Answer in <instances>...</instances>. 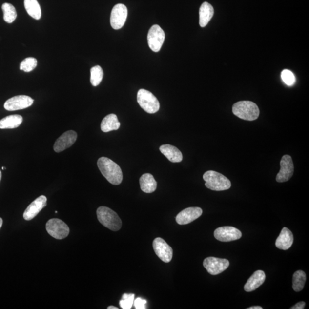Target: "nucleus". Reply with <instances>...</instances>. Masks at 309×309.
<instances>
[{
	"mask_svg": "<svg viewBox=\"0 0 309 309\" xmlns=\"http://www.w3.org/2000/svg\"><path fill=\"white\" fill-rule=\"evenodd\" d=\"M307 276L305 272L302 270H298L295 272L293 277V288L296 292L303 290Z\"/></svg>",
	"mask_w": 309,
	"mask_h": 309,
	"instance_id": "nucleus-25",
	"label": "nucleus"
},
{
	"mask_svg": "<svg viewBox=\"0 0 309 309\" xmlns=\"http://www.w3.org/2000/svg\"><path fill=\"white\" fill-rule=\"evenodd\" d=\"M206 187L211 190L221 191L228 190L231 186V182L224 175L214 171H208L204 175Z\"/></svg>",
	"mask_w": 309,
	"mask_h": 309,
	"instance_id": "nucleus-4",
	"label": "nucleus"
},
{
	"mask_svg": "<svg viewBox=\"0 0 309 309\" xmlns=\"http://www.w3.org/2000/svg\"><path fill=\"white\" fill-rule=\"evenodd\" d=\"M1 178H2V173H1V170H0V182H1Z\"/></svg>",
	"mask_w": 309,
	"mask_h": 309,
	"instance_id": "nucleus-36",
	"label": "nucleus"
},
{
	"mask_svg": "<svg viewBox=\"0 0 309 309\" xmlns=\"http://www.w3.org/2000/svg\"><path fill=\"white\" fill-rule=\"evenodd\" d=\"M160 151L169 161L173 163L181 162L183 155L180 150L173 145L165 144L161 146Z\"/></svg>",
	"mask_w": 309,
	"mask_h": 309,
	"instance_id": "nucleus-19",
	"label": "nucleus"
},
{
	"mask_svg": "<svg viewBox=\"0 0 309 309\" xmlns=\"http://www.w3.org/2000/svg\"><path fill=\"white\" fill-rule=\"evenodd\" d=\"M2 169H3V170H5L6 168L5 167H2Z\"/></svg>",
	"mask_w": 309,
	"mask_h": 309,
	"instance_id": "nucleus-37",
	"label": "nucleus"
},
{
	"mask_svg": "<svg viewBox=\"0 0 309 309\" xmlns=\"http://www.w3.org/2000/svg\"><path fill=\"white\" fill-rule=\"evenodd\" d=\"M305 302H300L298 303L295 304L293 307H291V309H304L305 307Z\"/></svg>",
	"mask_w": 309,
	"mask_h": 309,
	"instance_id": "nucleus-32",
	"label": "nucleus"
},
{
	"mask_svg": "<svg viewBox=\"0 0 309 309\" xmlns=\"http://www.w3.org/2000/svg\"><path fill=\"white\" fill-rule=\"evenodd\" d=\"M203 213L202 208L194 207L185 209L177 215L176 221L181 225H187L200 217Z\"/></svg>",
	"mask_w": 309,
	"mask_h": 309,
	"instance_id": "nucleus-16",
	"label": "nucleus"
},
{
	"mask_svg": "<svg viewBox=\"0 0 309 309\" xmlns=\"http://www.w3.org/2000/svg\"><path fill=\"white\" fill-rule=\"evenodd\" d=\"M265 280L266 275L264 271H256L245 284V290L247 292L254 291L264 283Z\"/></svg>",
	"mask_w": 309,
	"mask_h": 309,
	"instance_id": "nucleus-18",
	"label": "nucleus"
},
{
	"mask_svg": "<svg viewBox=\"0 0 309 309\" xmlns=\"http://www.w3.org/2000/svg\"><path fill=\"white\" fill-rule=\"evenodd\" d=\"M153 248L155 254L162 261L168 263L170 262L173 255V250L164 239L157 238L153 242Z\"/></svg>",
	"mask_w": 309,
	"mask_h": 309,
	"instance_id": "nucleus-11",
	"label": "nucleus"
},
{
	"mask_svg": "<svg viewBox=\"0 0 309 309\" xmlns=\"http://www.w3.org/2000/svg\"><path fill=\"white\" fill-rule=\"evenodd\" d=\"M3 224V220L1 218H0V229H1Z\"/></svg>",
	"mask_w": 309,
	"mask_h": 309,
	"instance_id": "nucleus-35",
	"label": "nucleus"
},
{
	"mask_svg": "<svg viewBox=\"0 0 309 309\" xmlns=\"http://www.w3.org/2000/svg\"><path fill=\"white\" fill-rule=\"evenodd\" d=\"M128 15V10L125 5L122 4L116 5L113 8L111 14V26L115 30L121 29L124 26Z\"/></svg>",
	"mask_w": 309,
	"mask_h": 309,
	"instance_id": "nucleus-9",
	"label": "nucleus"
},
{
	"mask_svg": "<svg viewBox=\"0 0 309 309\" xmlns=\"http://www.w3.org/2000/svg\"><path fill=\"white\" fill-rule=\"evenodd\" d=\"M140 185L142 191L145 193H152L157 189V183L152 175L144 174L140 178Z\"/></svg>",
	"mask_w": 309,
	"mask_h": 309,
	"instance_id": "nucleus-22",
	"label": "nucleus"
},
{
	"mask_svg": "<svg viewBox=\"0 0 309 309\" xmlns=\"http://www.w3.org/2000/svg\"><path fill=\"white\" fill-rule=\"evenodd\" d=\"M147 39L149 47L152 51L158 52L165 41L164 30L158 25H153L148 32Z\"/></svg>",
	"mask_w": 309,
	"mask_h": 309,
	"instance_id": "nucleus-7",
	"label": "nucleus"
},
{
	"mask_svg": "<svg viewBox=\"0 0 309 309\" xmlns=\"http://www.w3.org/2000/svg\"><path fill=\"white\" fill-rule=\"evenodd\" d=\"M108 309H119L118 308L114 307V306H110L107 308Z\"/></svg>",
	"mask_w": 309,
	"mask_h": 309,
	"instance_id": "nucleus-34",
	"label": "nucleus"
},
{
	"mask_svg": "<svg viewBox=\"0 0 309 309\" xmlns=\"http://www.w3.org/2000/svg\"><path fill=\"white\" fill-rule=\"evenodd\" d=\"M232 112L237 117L247 121H253L260 115V109L255 103L250 101L236 103L232 107Z\"/></svg>",
	"mask_w": 309,
	"mask_h": 309,
	"instance_id": "nucleus-2",
	"label": "nucleus"
},
{
	"mask_svg": "<svg viewBox=\"0 0 309 309\" xmlns=\"http://www.w3.org/2000/svg\"><path fill=\"white\" fill-rule=\"evenodd\" d=\"M24 6L26 12L30 16L35 20H40L41 17V11L37 0H24Z\"/></svg>",
	"mask_w": 309,
	"mask_h": 309,
	"instance_id": "nucleus-24",
	"label": "nucleus"
},
{
	"mask_svg": "<svg viewBox=\"0 0 309 309\" xmlns=\"http://www.w3.org/2000/svg\"><path fill=\"white\" fill-rule=\"evenodd\" d=\"M2 9L4 12V20L6 22L11 24L15 21L17 18V12L14 6L9 3H4L2 5Z\"/></svg>",
	"mask_w": 309,
	"mask_h": 309,
	"instance_id": "nucleus-26",
	"label": "nucleus"
},
{
	"mask_svg": "<svg viewBox=\"0 0 309 309\" xmlns=\"http://www.w3.org/2000/svg\"><path fill=\"white\" fill-rule=\"evenodd\" d=\"M280 166V171L276 177L277 182L283 183L290 180L294 174V164L290 155L283 156L281 159Z\"/></svg>",
	"mask_w": 309,
	"mask_h": 309,
	"instance_id": "nucleus-10",
	"label": "nucleus"
},
{
	"mask_svg": "<svg viewBox=\"0 0 309 309\" xmlns=\"http://www.w3.org/2000/svg\"><path fill=\"white\" fill-rule=\"evenodd\" d=\"M134 294H124L122 300L119 301V305L123 309H130L134 303Z\"/></svg>",
	"mask_w": 309,
	"mask_h": 309,
	"instance_id": "nucleus-29",
	"label": "nucleus"
},
{
	"mask_svg": "<svg viewBox=\"0 0 309 309\" xmlns=\"http://www.w3.org/2000/svg\"><path fill=\"white\" fill-rule=\"evenodd\" d=\"M104 73L101 66L96 65L91 69V82L93 86L96 87L101 84Z\"/></svg>",
	"mask_w": 309,
	"mask_h": 309,
	"instance_id": "nucleus-27",
	"label": "nucleus"
},
{
	"mask_svg": "<svg viewBox=\"0 0 309 309\" xmlns=\"http://www.w3.org/2000/svg\"><path fill=\"white\" fill-rule=\"evenodd\" d=\"M135 309H145L147 301L142 299L141 298H136L134 301Z\"/></svg>",
	"mask_w": 309,
	"mask_h": 309,
	"instance_id": "nucleus-31",
	"label": "nucleus"
},
{
	"mask_svg": "<svg viewBox=\"0 0 309 309\" xmlns=\"http://www.w3.org/2000/svg\"><path fill=\"white\" fill-rule=\"evenodd\" d=\"M47 198L44 195L40 196L37 199L31 203L26 208L23 214L25 220L30 221L36 217L46 206Z\"/></svg>",
	"mask_w": 309,
	"mask_h": 309,
	"instance_id": "nucleus-15",
	"label": "nucleus"
},
{
	"mask_svg": "<svg viewBox=\"0 0 309 309\" xmlns=\"http://www.w3.org/2000/svg\"><path fill=\"white\" fill-rule=\"evenodd\" d=\"M121 126V124L118 121L117 116L111 114L103 119L101 123V129L103 132H108L112 131L118 130Z\"/></svg>",
	"mask_w": 309,
	"mask_h": 309,
	"instance_id": "nucleus-21",
	"label": "nucleus"
},
{
	"mask_svg": "<svg viewBox=\"0 0 309 309\" xmlns=\"http://www.w3.org/2000/svg\"><path fill=\"white\" fill-rule=\"evenodd\" d=\"M78 138V134L74 131H66L56 140L54 149L56 152L64 151L74 144Z\"/></svg>",
	"mask_w": 309,
	"mask_h": 309,
	"instance_id": "nucleus-14",
	"label": "nucleus"
},
{
	"mask_svg": "<svg viewBox=\"0 0 309 309\" xmlns=\"http://www.w3.org/2000/svg\"><path fill=\"white\" fill-rule=\"evenodd\" d=\"M214 13L212 6L207 2L203 3L199 9V25L201 27H205L212 19Z\"/></svg>",
	"mask_w": 309,
	"mask_h": 309,
	"instance_id": "nucleus-20",
	"label": "nucleus"
},
{
	"mask_svg": "<svg viewBox=\"0 0 309 309\" xmlns=\"http://www.w3.org/2000/svg\"><path fill=\"white\" fill-rule=\"evenodd\" d=\"M23 118L21 115H12L6 116L0 121V129H13L21 125Z\"/></svg>",
	"mask_w": 309,
	"mask_h": 309,
	"instance_id": "nucleus-23",
	"label": "nucleus"
},
{
	"mask_svg": "<svg viewBox=\"0 0 309 309\" xmlns=\"http://www.w3.org/2000/svg\"><path fill=\"white\" fill-rule=\"evenodd\" d=\"M293 241L294 237L292 232L288 228L284 227L275 242V246L281 250H287L291 247Z\"/></svg>",
	"mask_w": 309,
	"mask_h": 309,
	"instance_id": "nucleus-17",
	"label": "nucleus"
},
{
	"mask_svg": "<svg viewBox=\"0 0 309 309\" xmlns=\"http://www.w3.org/2000/svg\"><path fill=\"white\" fill-rule=\"evenodd\" d=\"M203 264L209 274L216 275L227 270L230 265V262L227 259L210 257L206 258Z\"/></svg>",
	"mask_w": 309,
	"mask_h": 309,
	"instance_id": "nucleus-8",
	"label": "nucleus"
},
{
	"mask_svg": "<svg viewBox=\"0 0 309 309\" xmlns=\"http://www.w3.org/2000/svg\"><path fill=\"white\" fill-rule=\"evenodd\" d=\"M98 166L101 173L114 185H119L123 181V172L121 167L111 159L106 157L99 158Z\"/></svg>",
	"mask_w": 309,
	"mask_h": 309,
	"instance_id": "nucleus-1",
	"label": "nucleus"
},
{
	"mask_svg": "<svg viewBox=\"0 0 309 309\" xmlns=\"http://www.w3.org/2000/svg\"><path fill=\"white\" fill-rule=\"evenodd\" d=\"M137 101L139 105L148 114H155L160 108V104L157 98L151 92L141 89L138 92Z\"/></svg>",
	"mask_w": 309,
	"mask_h": 309,
	"instance_id": "nucleus-5",
	"label": "nucleus"
},
{
	"mask_svg": "<svg viewBox=\"0 0 309 309\" xmlns=\"http://www.w3.org/2000/svg\"><path fill=\"white\" fill-rule=\"evenodd\" d=\"M97 217L99 221L105 227L114 231H117L121 228L122 222L118 215L114 211L105 206H101L98 208Z\"/></svg>",
	"mask_w": 309,
	"mask_h": 309,
	"instance_id": "nucleus-3",
	"label": "nucleus"
},
{
	"mask_svg": "<svg viewBox=\"0 0 309 309\" xmlns=\"http://www.w3.org/2000/svg\"><path fill=\"white\" fill-rule=\"evenodd\" d=\"M33 99L28 96H16L5 103L4 108L9 111L19 110L29 107L33 104Z\"/></svg>",
	"mask_w": 309,
	"mask_h": 309,
	"instance_id": "nucleus-12",
	"label": "nucleus"
},
{
	"mask_svg": "<svg viewBox=\"0 0 309 309\" xmlns=\"http://www.w3.org/2000/svg\"><path fill=\"white\" fill-rule=\"evenodd\" d=\"M281 78L285 84L288 86L293 85L295 82L293 73L288 69H285L282 72Z\"/></svg>",
	"mask_w": 309,
	"mask_h": 309,
	"instance_id": "nucleus-30",
	"label": "nucleus"
},
{
	"mask_svg": "<svg viewBox=\"0 0 309 309\" xmlns=\"http://www.w3.org/2000/svg\"><path fill=\"white\" fill-rule=\"evenodd\" d=\"M38 65V61L34 58H27L23 61L21 64L20 69L26 72H31Z\"/></svg>",
	"mask_w": 309,
	"mask_h": 309,
	"instance_id": "nucleus-28",
	"label": "nucleus"
},
{
	"mask_svg": "<svg viewBox=\"0 0 309 309\" xmlns=\"http://www.w3.org/2000/svg\"><path fill=\"white\" fill-rule=\"evenodd\" d=\"M261 307H259V306H255V307H251L250 308H247V309H262Z\"/></svg>",
	"mask_w": 309,
	"mask_h": 309,
	"instance_id": "nucleus-33",
	"label": "nucleus"
},
{
	"mask_svg": "<svg viewBox=\"0 0 309 309\" xmlns=\"http://www.w3.org/2000/svg\"><path fill=\"white\" fill-rule=\"evenodd\" d=\"M214 237L219 241L231 242L240 239L242 232L234 227H224L216 229Z\"/></svg>",
	"mask_w": 309,
	"mask_h": 309,
	"instance_id": "nucleus-13",
	"label": "nucleus"
},
{
	"mask_svg": "<svg viewBox=\"0 0 309 309\" xmlns=\"http://www.w3.org/2000/svg\"><path fill=\"white\" fill-rule=\"evenodd\" d=\"M46 230L53 238L62 239L68 237L69 228L64 222L57 218L51 219L46 225Z\"/></svg>",
	"mask_w": 309,
	"mask_h": 309,
	"instance_id": "nucleus-6",
	"label": "nucleus"
}]
</instances>
